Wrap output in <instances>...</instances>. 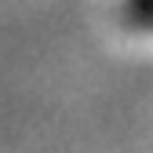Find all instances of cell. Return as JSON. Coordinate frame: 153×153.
<instances>
[{"mask_svg": "<svg viewBox=\"0 0 153 153\" xmlns=\"http://www.w3.org/2000/svg\"><path fill=\"white\" fill-rule=\"evenodd\" d=\"M131 22H135V26H146V29H153V7H146V11H139V15H131Z\"/></svg>", "mask_w": 153, "mask_h": 153, "instance_id": "6da1fadb", "label": "cell"}, {"mask_svg": "<svg viewBox=\"0 0 153 153\" xmlns=\"http://www.w3.org/2000/svg\"><path fill=\"white\" fill-rule=\"evenodd\" d=\"M146 7H153V0H128V18L139 15V11H146Z\"/></svg>", "mask_w": 153, "mask_h": 153, "instance_id": "7a4b0ae2", "label": "cell"}]
</instances>
